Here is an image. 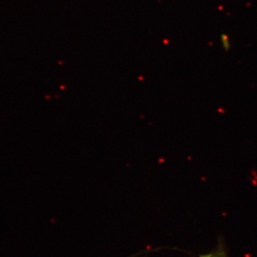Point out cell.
I'll list each match as a JSON object with an SVG mask.
<instances>
[{
	"label": "cell",
	"instance_id": "1",
	"mask_svg": "<svg viewBox=\"0 0 257 257\" xmlns=\"http://www.w3.org/2000/svg\"><path fill=\"white\" fill-rule=\"evenodd\" d=\"M200 257H228L223 248L219 247L207 254L202 255Z\"/></svg>",
	"mask_w": 257,
	"mask_h": 257
}]
</instances>
